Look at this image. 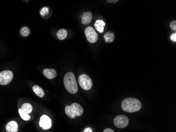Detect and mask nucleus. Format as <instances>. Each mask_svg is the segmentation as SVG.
I'll use <instances>...</instances> for the list:
<instances>
[{
  "label": "nucleus",
  "instance_id": "aec40b11",
  "mask_svg": "<svg viewBox=\"0 0 176 132\" xmlns=\"http://www.w3.org/2000/svg\"><path fill=\"white\" fill-rule=\"evenodd\" d=\"M170 28L173 31L176 32V21L174 20L170 23Z\"/></svg>",
  "mask_w": 176,
  "mask_h": 132
},
{
  "label": "nucleus",
  "instance_id": "9d476101",
  "mask_svg": "<svg viewBox=\"0 0 176 132\" xmlns=\"http://www.w3.org/2000/svg\"><path fill=\"white\" fill-rule=\"evenodd\" d=\"M6 130L8 132H17L18 131V124L15 121H11L7 124Z\"/></svg>",
  "mask_w": 176,
  "mask_h": 132
},
{
  "label": "nucleus",
  "instance_id": "1a4fd4ad",
  "mask_svg": "<svg viewBox=\"0 0 176 132\" xmlns=\"http://www.w3.org/2000/svg\"><path fill=\"white\" fill-rule=\"evenodd\" d=\"M43 73L45 77L48 79H53L56 78L57 75L56 71L55 69H45L43 71Z\"/></svg>",
  "mask_w": 176,
  "mask_h": 132
},
{
  "label": "nucleus",
  "instance_id": "f8f14e48",
  "mask_svg": "<svg viewBox=\"0 0 176 132\" xmlns=\"http://www.w3.org/2000/svg\"><path fill=\"white\" fill-rule=\"evenodd\" d=\"M105 25V22L104 21L101 20H97L94 24V27L99 32L103 33Z\"/></svg>",
  "mask_w": 176,
  "mask_h": 132
},
{
  "label": "nucleus",
  "instance_id": "f257e3e1",
  "mask_svg": "<svg viewBox=\"0 0 176 132\" xmlns=\"http://www.w3.org/2000/svg\"><path fill=\"white\" fill-rule=\"evenodd\" d=\"M122 109L128 113L138 112L141 108V103L139 100L135 98H127L122 101Z\"/></svg>",
  "mask_w": 176,
  "mask_h": 132
},
{
  "label": "nucleus",
  "instance_id": "f03ea898",
  "mask_svg": "<svg viewBox=\"0 0 176 132\" xmlns=\"http://www.w3.org/2000/svg\"><path fill=\"white\" fill-rule=\"evenodd\" d=\"M64 87L68 92L71 94H76L78 91L76 77L72 72H67L63 79Z\"/></svg>",
  "mask_w": 176,
  "mask_h": 132
},
{
  "label": "nucleus",
  "instance_id": "423d86ee",
  "mask_svg": "<svg viewBox=\"0 0 176 132\" xmlns=\"http://www.w3.org/2000/svg\"><path fill=\"white\" fill-rule=\"evenodd\" d=\"M129 120L127 116L124 115H119L114 119V124L119 129H124L128 125Z\"/></svg>",
  "mask_w": 176,
  "mask_h": 132
},
{
  "label": "nucleus",
  "instance_id": "b1692460",
  "mask_svg": "<svg viewBox=\"0 0 176 132\" xmlns=\"http://www.w3.org/2000/svg\"><path fill=\"white\" fill-rule=\"evenodd\" d=\"M83 132H93V131H92V129H91L90 128H89V127H88V128H87V129H84V131H83Z\"/></svg>",
  "mask_w": 176,
  "mask_h": 132
},
{
  "label": "nucleus",
  "instance_id": "9b49d317",
  "mask_svg": "<svg viewBox=\"0 0 176 132\" xmlns=\"http://www.w3.org/2000/svg\"><path fill=\"white\" fill-rule=\"evenodd\" d=\"M92 19V14L91 12H87L83 13L82 19H81V23L83 24H88L90 23Z\"/></svg>",
  "mask_w": 176,
  "mask_h": 132
},
{
  "label": "nucleus",
  "instance_id": "f3484780",
  "mask_svg": "<svg viewBox=\"0 0 176 132\" xmlns=\"http://www.w3.org/2000/svg\"><path fill=\"white\" fill-rule=\"evenodd\" d=\"M19 114H20L21 118L23 120H24V121H29V120L30 119L31 117H30V115H29L28 114H27L26 113L24 112L22 109H21V108L19 109Z\"/></svg>",
  "mask_w": 176,
  "mask_h": 132
},
{
  "label": "nucleus",
  "instance_id": "dca6fc26",
  "mask_svg": "<svg viewBox=\"0 0 176 132\" xmlns=\"http://www.w3.org/2000/svg\"><path fill=\"white\" fill-rule=\"evenodd\" d=\"M21 109H22L27 114H29L32 112L33 108L30 103H25L22 106Z\"/></svg>",
  "mask_w": 176,
  "mask_h": 132
},
{
  "label": "nucleus",
  "instance_id": "39448f33",
  "mask_svg": "<svg viewBox=\"0 0 176 132\" xmlns=\"http://www.w3.org/2000/svg\"><path fill=\"white\" fill-rule=\"evenodd\" d=\"M13 72L11 71L5 70L0 72V85H8L13 80Z\"/></svg>",
  "mask_w": 176,
  "mask_h": 132
},
{
  "label": "nucleus",
  "instance_id": "4468645a",
  "mask_svg": "<svg viewBox=\"0 0 176 132\" xmlns=\"http://www.w3.org/2000/svg\"><path fill=\"white\" fill-rule=\"evenodd\" d=\"M104 39L106 42H113L115 40V35L114 33L110 31L107 32L104 35Z\"/></svg>",
  "mask_w": 176,
  "mask_h": 132
},
{
  "label": "nucleus",
  "instance_id": "4be33fe9",
  "mask_svg": "<svg viewBox=\"0 0 176 132\" xmlns=\"http://www.w3.org/2000/svg\"><path fill=\"white\" fill-rule=\"evenodd\" d=\"M119 0H107V1L109 3H115V4L117 3Z\"/></svg>",
  "mask_w": 176,
  "mask_h": 132
},
{
  "label": "nucleus",
  "instance_id": "a211bd4d",
  "mask_svg": "<svg viewBox=\"0 0 176 132\" xmlns=\"http://www.w3.org/2000/svg\"><path fill=\"white\" fill-rule=\"evenodd\" d=\"M21 34L24 37L28 36L30 34V30L27 27H23L21 29Z\"/></svg>",
  "mask_w": 176,
  "mask_h": 132
},
{
  "label": "nucleus",
  "instance_id": "5701e85b",
  "mask_svg": "<svg viewBox=\"0 0 176 132\" xmlns=\"http://www.w3.org/2000/svg\"><path fill=\"white\" fill-rule=\"evenodd\" d=\"M115 132V131H114V130H113V129H104V132Z\"/></svg>",
  "mask_w": 176,
  "mask_h": 132
},
{
  "label": "nucleus",
  "instance_id": "6ab92c4d",
  "mask_svg": "<svg viewBox=\"0 0 176 132\" xmlns=\"http://www.w3.org/2000/svg\"><path fill=\"white\" fill-rule=\"evenodd\" d=\"M48 13H49V8L46 7H44L40 11V14L42 16H45Z\"/></svg>",
  "mask_w": 176,
  "mask_h": 132
},
{
  "label": "nucleus",
  "instance_id": "6e6552de",
  "mask_svg": "<svg viewBox=\"0 0 176 132\" xmlns=\"http://www.w3.org/2000/svg\"><path fill=\"white\" fill-rule=\"evenodd\" d=\"M39 125L43 129H48L52 126V121L49 116L44 115L40 118Z\"/></svg>",
  "mask_w": 176,
  "mask_h": 132
},
{
  "label": "nucleus",
  "instance_id": "412c9836",
  "mask_svg": "<svg viewBox=\"0 0 176 132\" xmlns=\"http://www.w3.org/2000/svg\"><path fill=\"white\" fill-rule=\"evenodd\" d=\"M170 39H171V41L174 42H176V33H174L171 35L170 36Z\"/></svg>",
  "mask_w": 176,
  "mask_h": 132
},
{
  "label": "nucleus",
  "instance_id": "2eb2a0df",
  "mask_svg": "<svg viewBox=\"0 0 176 132\" xmlns=\"http://www.w3.org/2000/svg\"><path fill=\"white\" fill-rule=\"evenodd\" d=\"M56 35L59 39L60 40H63L67 37V31L65 29H60L58 31Z\"/></svg>",
  "mask_w": 176,
  "mask_h": 132
},
{
  "label": "nucleus",
  "instance_id": "7ed1b4c3",
  "mask_svg": "<svg viewBox=\"0 0 176 132\" xmlns=\"http://www.w3.org/2000/svg\"><path fill=\"white\" fill-rule=\"evenodd\" d=\"M65 112L67 116L74 119L76 116H80L83 113V108L80 105L73 103L71 106L67 105L65 108Z\"/></svg>",
  "mask_w": 176,
  "mask_h": 132
},
{
  "label": "nucleus",
  "instance_id": "20e7f679",
  "mask_svg": "<svg viewBox=\"0 0 176 132\" xmlns=\"http://www.w3.org/2000/svg\"><path fill=\"white\" fill-rule=\"evenodd\" d=\"M79 83L81 88L86 91H89L92 88V81L90 77L83 74L79 77Z\"/></svg>",
  "mask_w": 176,
  "mask_h": 132
},
{
  "label": "nucleus",
  "instance_id": "0eeeda50",
  "mask_svg": "<svg viewBox=\"0 0 176 132\" xmlns=\"http://www.w3.org/2000/svg\"><path fill=\"white\" fill-rule=\"evenodd\" d=\"M85 34L88 41L90 43H95L98 39L97 33L91 26H88L86 28Z\"/></svg>",
  "mask_w": 176,
  "mask_h": 132
},
{
  "label": "nucleus",
  "instance_id": "ddd939ff",
  "mask_svg": "<svg viewBox=\"0 0 176 132\" xmlns=\"http://www.w3.org/2000/svg\"><path fill=\"white\" fill-rule=\"evenodd\" d=\"M33 91L34 93L39 98H43V96H45V92L43 89L39 87L38 85L33 86Z\"/></svg>",
  "mask_w": 176,
  "mask_h": 132
}]
</instances>
